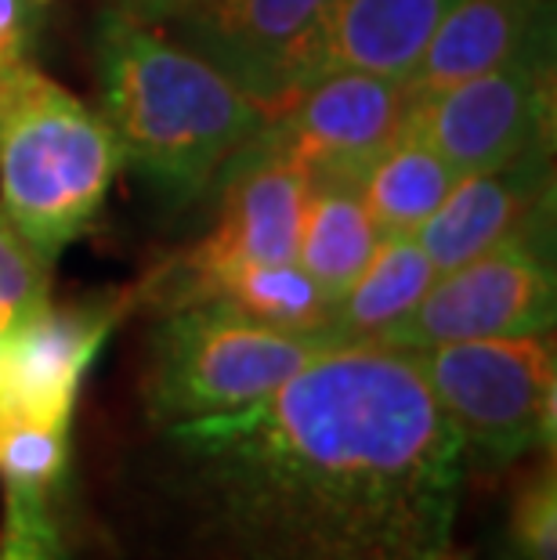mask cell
I'll use <instances>...</instances> for the list:
<instances>
[{"mask_svg":"<svg viewBox=\"0 0 557 560\" xmlns=\"http://www.w3.org/2000/svg\"><path fill=\"white\" fill-rule=\"evenodd\" d=\"M196 301L229 304L232 312H240L271 329L318 332V337H326L329 301H326V293L304 276L298 260H290V265L218 268V271H210V276L196 279L193 285H185L182 296H177L171 307L196 304ZM163 312H167V307H163Z\"/></svg>","mask_w":557,"mask_h":560,"instance_id":"18","label":"cell"},{"mask_svg":"<svg viewBox=\"0 0 557 560\" xmlns=\"http://www.w3.org/2000/svg\"><path fill=\"white\" fill-rule=\"evenodd\" d=\"M464 463L500 470L529 452H554L557 354L550 332L438 343L413 351Z\"/></svg>","mask_w":557,"mask_h":560,"instance_id":"5","label":"cell"},{"mask_svg":"<svg viewBox=\"0 0 557 560\" xmlns=\"http://www.w3.org/2000/svg\"><path fill=\"white\" fill-rule=\"evenodd\" d=\"M11 322H15V318H11V312H8V307L0 304V332H4V329L11 326Z\"/></svg>","mask_w":557,"mask_h":560,"instance_id":"25","label":"cell"},{"mask_svg":"<svg viewBox=\"0 0 557 560\" xmlns=\"http://www.w3.org/2000/svg\"><path fill=\"white\" fill-rule=\"evenodd\" d=\"M307 171L260 141H246L221 166L210 192H218V221L204 240L167 257L135 293L152 312L171 307L185 285L232 265H290L298 260L301 207Z\"/></svg>","mask_w":557,"mask_h":560,"instance_id":"8","label":"cell"},{"mask_svg":"<svg viewBox=\"0 0 557 560\" xmlns=\"http://www.w3.org/2000/svg\"><path fill=\"white\" fill-rule=\"evenodd\" d=\"M0 304L15 322L51 304V265L22 240L4 210H0Z\"/></svg>","mask_w":557,"mask_h":560,"instance_id":"22","label":"cell"},{"mask_svg":"<svg viewBox=\"0 0 557 560\" xmlns=\"http://www.w3.org/2000/svg\"><path fill=\"white\" fill-rule=\"evenodd\" d=\"M554 138H536L489 171L464 174L449 199L420 224L417 240L434 271H453L503 243L543 207H554Z\"/></svg>","mask_w":557,"mask_h":560,"instance_id":"12","label":"cell"},{"mask_svg":"<svg viewBox=\"0 0 557 560\" xmlns=\"http://www.w3.org/2000/svg\"><path fill=\"white\" fill-rule=\"evenodd\" d=\"M460 177L464 174L423 138L409 113L406 127L359 171V192L381 235H417Z\"/></svg>","mask_w":557,"mask_h":560,"instance_id":"16","label":"cell"},{"mask_svg":"<svg viewBox=\"0 0 557 560\" xmlns=\"http://www.w3.org/2000/svg\"><path fill=\"white\" fill-rule=\"evenodd\" d=\"M413 124L460 174L489 171L536 138H554V4L539 8L511 58L434 94Z\"/></svg>","mask_w":557,"mask_h":560,"instance_id":"7","label":"cell"},{"mask_svg":"<svg viewBox=\"0 0 557 560\" xmlns=\"http://www.w3.org/2000/svg\"><path fill=\"white\" fill-rule=\"evenodd\" d=\"M69 434L73 431L0 420V481L51 492L69 467Z\"/></svg>","mask_w":557,"mask_h":560,"instance_id":"20","label":"cell"},{"mask_svg":"<svg viewBox=\"0 0 557 560\" xmlns=\"http://www.w3.org/2000/svg\"><path fill=\"white\" fill-rule=\"evenodd\" d=\"M547 0H460L406 77L417 94H434L500 66L525 40Z\"/></svg>","mask_w":557,"mask_h":560,"instance_id":"15","label":"cell"},{"mask_svg":"<svg viewBox=\"0 0 557 560\" xmlns=\"http://www.w3.org/2000/svg\"><path fill=\"white\" fill-rule=\"evenodd\" d=\"M376 243H381V229L362 202L359 177L337 171L307 174L298 265L326 293L329 304L370 265Z\"/></svg>","mask_w":557,"mask_h":560,"instance_id":"14","label":"cell"},{"mask_svg":"<svg viewBox=\"0 0 557 560\" xmlns=\"http://www.w3.org/2000/svg\"><path fill=\"white\" fill-rule=\"evenodd\" d=\"M511 550L518 560H557V478L554 456L521 478L511 503Z\"/></svg>","mask_w":557,"mask_h":560,"instance_id":"21","label":"cell"},{"mask_svg":"<svg viewBox=\"0 0 557 560\" xmlns=\"http://www.w3.org/2000/svg\"><path fill=\"white\" fill-rule=\"evenodd\" d=\"M438 271L417 235H381L370 265L329 304V343H373L431 290Z\"/></svg>","mask_w":557,"mask_h":560,"instance_id":"17","label":"cell"},{"mask_svg":"<svg viewBox=\"0 0 557 560\" xmlns=\"http://www.w3.org/2000/svg\"><path fill=\"white\" fill-rule=\"evenodd\" d=\"M120 166L102 113L33 62L0 69V210L47 265L91 229Z\"/></svg>","mask_w":557,"mask_h":560,"instance_id":"3","label":"cell"},{"mask_svg":"<svg viewBox=\"0 0 557 560\" xmlns=\"http://www.w3.org/2000/svg\"><path fill=\"white\" fill-rule=\"evenodd\" d=\"M204 0H109V8L124 11V15L146 22V26H171L182 15H188L193 8H199Z\"/></svg>","mask_w":557,"mask_h":560,"instance_id":"24","label":"cell"},{"mask_svg":"<svg viewBox=\"0 0 557 560\" xmlns=\"http://www.w3.org/2000/svg\"><path fill=\"white\" fill-rule=\"evenodd\" d=\"M557 315L554 207L467 265L442 271L431 290L373 343L428 351L438 343L550 332Z\"/></svg>","mask_w":557,"mask_h":560,"instance_id":"6","label":"cell"},{"mask_svg":"<svg viewBox=\"0 0 557 560\" xmlns=\"http://www.w3.org/2000/svg\"><path fill=\"white\" fill-rule=\"evenodd\" d=\"M420 94L406 77L340 69L326 73L268 116L254 141L276 149L307 174H355L406 127Z\"/></svg>","mask_w":557,"mask_h":560,"instance_id":"10","label":"cell"},{"mask_svg":"<svg viewBox=\"0 0 557 560\" xmlns=\"http://www.w3.org/2000/svg\"><path fill=\"white\" fill-rule=\"evenodd\" d=\"M442 560H464V557H456V553H453V550H449V553H445V557H442Z\"/></svg>","mask_w":557,"mask_h":560,"instance_id":"26","label":"cell"},{"mask_svg":"<svg viewBox=\"0 0 557 560\" xmlns=\"http://www.w3.org/2000/svg\"><path fill=\"white\" fill-rule=\"evenodd\" d=\"M460 0H329L307 47V83L340 69L409 77Z\"/></svg>","mask_w":557,"mask_h":560,"instance_id":"13","label":"cell"},{"mask_svg":"<svg viewBox=\"0 0 557 560\" xmlns=\"http://www.w3.org/2000/svg\"><path fill=\"white\" fill-rule=\"evenodd\" d=\"M326 8L329 0H204L171 26L177 44L271 116L307 88V47Z\"/></svg>","mask_w":557,"mask_h":560,"instance_id":"9","label":"cell"},{"mask_svg":"<svg viewBox=\"0 0 557 560\" xmlns=\"http://www.w3.org/2000/svg\"><path fill=\"white\" fill-rule=\"evenodd\" d=\"M0 560H73L44 488L4 481Z\"/></svg>","mask_w":557,"mask_h":560,"instance_id":"19","label":"cell"},{"mask_svg":"<svg viewBox=\"0 0 557 560\" xmlns=\"http://www.w3.org/2000/svg\"><path fill=\"white\" fill-rule=\"evenodd\" d=\"M146 474L185 560H442L467 463L417 354L340 343L254 405L156 427Z\"/></svg>","mask_w":557,"mask_h":560,"instance_id":"1","label":"cell"},{"mask_svg":"<svg viewBox=\"0 0 557 560\" xmlns=\"http://www.w3.org/2000/svg\"><path fill=\"white\" fill-rule=\"evenodd\" d=\"M94 69L124 163L174 207L207 196L221 166L268 124L207 58L116 8L94 26Z\"/></svg>","mask_w":557,"mask_h":560,"instance_id":"2","label":"cell"},{"mask_svg":"<svg viewBox=\"0 0 557 560\" xmlns=\"http://www.w3.org/2000/svg\"><path fill=\"white\" fill-rule=\"evenodd\" d=\"M127 301L44 304L0 332V420L73 431L77 395Z\"/></svg>","mask_w":557,"mask_h":560,"instance_id":"11","label":"cell"},{"mask_svg":"<svg viewBox=\"0 0 557 560\" xmlns=\"http://www.w3.org/2000/svg\"><path fill=\"white\" fill-rule=\"evenodd\" d=\"M329 348L318 332L260 326L218 301L167 307L149 332L141 405L152 427L235 412L268 398Z\"/></svg>","mask_w":557,"mask_h":560,"instance_id":"4","label":"cell"},{"mask_svg":"<svg viewBox=\"0 0 557 560\" xmlns=\"http://www.w3.org/2000/svg\"><path fill=\"white\" fill-rule=\"evenodd\" d=\"M51 0H0V69L33 62Z\"/></svg>","mask_w":557,"mask_h":560,"instance_id":"23","label":"cell"}]
</instances>
